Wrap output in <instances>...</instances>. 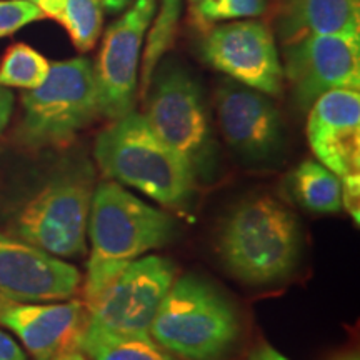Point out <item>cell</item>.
<instances>
[{
    "mask_svg": "<svg viewBox=\"0 0 360 360\" xmlns=\"http://www.w3.org/2000/svg\"><path fill=\"white\" fill-rule=\"evenodd\" d=\"M87 233L90 255L84 295L89 305L129 264L167 245L177 233V224L119 182H101L90 202Z\"/></svg>",
    "mask_w": 360,
    "mask_h": 360,
    "instance_id": "1",
    "label": "cell"
},
{
    "mask_svg": "<svg viewBox=\"0 0 360 360\" xmlns=\"http://www.w3.org/2000/svg\"><path fill=\"white\" fill-rule=\"evenodd\" d=\"M220 260L233 277L250 285H270L294 272L302 250V231L289 207L269 193L233 207L219 232Z\"/></svg>",
    "mask_w": 360,
    "mask_h": 360,
    "instance_id": "2",
    "label": "cell"
},
{
    "mask_svg": "<svg viewBox=\"0 0 360 360\" xmlns=\"http://www.w3.org/2000/svg\"><path fill=\"white\" fill-rule=\"evenodd\" d=\"M94 155L107 177L170 209L192 207L197 180L191 167L152 130L143 114L132 110L112 120L97 135Z\"/></svg>",
    "mask_w": 360,
    "mask_h": 360,
    "instance_id": "3",
    "label": "cell"
},
{
    "mask_svg": "<svg viewBox=\"0 0 360 360\" xmlns=\"http://www.w3.org/2000/svg\"><path fill=\"white\" fill-rule=\"evenodd\" d=\"M240 334L231 300L192 274L174 281L150 326L152 339L180 360H227Z\"/></svg>",
    "mask_w": 360,
    "mask_h": 360,
    "instance_id": "4",
    "label": "cell"
},
{
    "mask_svg": "<svg viewBox=\"0 0 360 360\" xmlns=\"http://www.w3.org/2000/svg\"><path fill=\"white\" fill-rule=\"evenodd\" d=\"M94 180L96 172L89 160L58 165L15 210L11 236L58 259L82 257Z\"/></svg>",
    "mask_w": 360,
    "mask_h": 360,
    "instance_id": "5",
    "label": "cell"
},
{
    "mask_svg": "<svg viewBox=\"0 0 360 360\" xmlns=\"http://www.w3.org/2000/svg\"><path fill=\"white\" fill-rule=\"evenodd\" d=\"M15 137L32 150L64 147L98 115L94 64L87 57L53 62L42 85L20 97Z\"/></svg>",
    "mask_w": 360,
    "mask_h": 360,
    "instance_id": "6",
    "label": "cell"
},
{
    "mask_svg": "<svg viewBox=\"0 0 360 360\" xmlns=\"http://www.w3.org/2000/svg\"><path fill=\"white\" fill-rule=\"evenodd\" d=\"M146 94V120L191 167L195 180L210 182L217 172V146L210 129L204 92L180 65L155 72Z\"/></svg>",
    "mask_w": 360,
    "mask_h": 360,
    "instance_id": "7",
    "label": "cell"
},
{
    "mask_svg": "<svg viewBox=\"0 0 360 360\" xmlns=\"http://www.w3.org/2000/svg\"><path fill=\"white\" fill-rule=\"evenodd\" d=\"M175 281V265L159 255L129 264L87 305V326L112 334L150 335V326Z\"/></svg>",
    "mask_w": 360,
    "mask_h": 360,
    "instance_id": "8",
    "label": "cell"
},
{
    "mask_svg": "<svg viewBox=\"0 0 360 360\" xmlns=\"http://www.w3.org/2000/svg\"><path fill=\"white\" fill-rule=\"evenodd\" d=\"M157 0H134L103 34L94 65L98 115L115 120L134 110L141 53Z\"/></svg>",
    "mask_w": 360,
    "mask_h": 360,
    "instance_id": "9",
    "label": "cell"
},
{
    "mask_svg": "<svg viewBox=\"0 0 360 360\" xmlns=\"http://www.w3.org/2000/svg\"><path fill=\"white\" fill-rule=\"evenodd\" d=\"M202 57L233 82L265 96H278L283 69L276 40L262 22L240 19L215 25L202 42Z\"/></svg>",
    "mask_w": 360,
    "mask_h": 360,
    "instance_id": "10",
    "label": "cell"
},
{
    "mask_svg": "<svg viewBox=\"0 0 360 360\" xmlns=\"http://www.w3.org/2000/svg\"><path fill=\"white\" fill-rule=\"evenodd\" d=\"M300 109L330 90L360 89V35L307 34L289 42L285 72Z\"/></svg>",
    "mask_w": 360,
    "mask_h": 360,
    "instance_id": "11",
    "label": "cell"
},
{
    "mask_svg": "<svg viewBox=\"0 0 360 360\" xmlns=\"http://www.w3.org/2000/svg\"><path fill=\"white\" fill-rule=\"evenodd\" d=\"M215 112L224 141L247 164H270L282 154V117L265 94L225 80L215 92Z\"/></svg>",
    "mask_w": 360,
    "mask_h": 360,
    "instance_id": "12",
    "label": "cell"
},
{
    "mask_svg": "<svg viewBox=\"0 0 360 360\" xmlns=\"http://www.w3.org/2000/svg\"><path fill=\"white\" fill-rule=\"evenodd\" d=\"M80 281L74 265L20 238L0 233V299L58 302L77 294Z\"/></svg>",
    "mask_w": 360,
    "mask_h": 360,
    "instance_id": "13",
    "label": "cell"
},
{
    "mask_svg": "<svg viewBox=\"0 0 360 360\" xmlns=\"http://www.w3.org/2000/svg\"><path fill=\"white\" fill-rule=\"evenodd\" d=\"M307 139L317 162L340 179L360 174V94L330 90L312 103Z\"/></svg>",
    "mask_w": 360,
    "mask_h": 360,
    "instance_id": "14",
    "label": "cell"
},
{
    "mask_svg": "<svg viewBox=\"0 0 360 360\" xmlns=\"http://www.w3.org/2000/svg\"><path fill=\"white\" fill-rule=\"evenodd\" d=\"M85 322L87 307L80 300L47 304L0 299V326L19 337L34 360H57L77 347Z\"/></svg>",
    "mask_w": 360,
    "mask_h": 360,
    "instance_id": "15",
    "label": "cell"
},
{
    "mask_svg": "<svg viewBox=\"0 0 360 360\" xmlns=\"http://www.w3.org/2000/svg\"><path fill=\"white\" fill-rule=\"evenodd\" d=\"M281 32L289 42L307 34L360 35V0H285Z\"/></svg>",
    "mask_w": 360,
    "mask_h": 360,
    "instance_id": "16",
    "label": "cell"
},
{
    "mask_svg": "<svg viewBox=\"0 0 360 360\" xmlns=\"http://www.w3.org/2000/svg\"><path fill=\"white\" fill-rule=\"evenodd\" d=\"M77 347L92 360H180L150 335L112 334L87 326V322L79 335Z\"/></svg>",
    "mask_w": 360,
    "mask_h": 360,
    "instance_id": "17",
    "label": "cell"
},
{
    "mask_svg": "<svg viewBox=\"0 0 360 360\" xmlns=\"http://www.w3.org/2000/svg\"><path fill=\"white\" fill-rule=\"evenodd\" d=\"M44 17L65 29L79 52H90L102 34L103 8L98 0H37Z\"/></svg>",
    "mask_w": 360,
    "mask_h": 360,
    "instance_id": "18",
    "label": "cell"
},
{
    "mask_svg": "<svg viewBox=\"0 0 360 360\" xmlns=\"http://www.w3.org/2000/svg\"><path fill=\"white\" fill-rule=\"evenodd\" d=\"M289 184L294 199L310 212L335 214L342 210L340 177L321 162H302L292 172Z\"/></svg>",
    "mask_w": 360,
    "mask_h": 360,
    "instance_id": "19",
    "label": "cell"
},
{
    "mask_svg": "<svg viewBox=\"0 0 360 360\" xmlns=\"http://www.w3.org/2000/svg\"><path fill=\"white\" fill-rule=\"evenodd\" d=\"M180 19V0H162L147 32V47L142 58L141 94L146 97L160 58L172 47Z\"/></svg>",
    "mask_w": 360,
    "mask_h": 360,
    "instance_id": "20",
    "label": "cell"
},
{
    "mask_svg": "<svg viewBox=\"0 0 360 360\" xmlns=\"http://www.w3.org/2000/svg\"><path fill=\"white\" fill-rule=\"evenodd\" d=\"M51 62L30 45L12 44L0 60V84L8 89L34 90L44 84Z\"/></svg>",
    "mask_w": 360,
    "mask_h": 360,
    "instance_id": "21",
    "label": "cell"
},
{
    "mask_svg": "<svg viewBox=\"0 0 360 360\" xmlns=\"http://www.w3.org/2000/svg\"><path fill=\"white\" fill-rule=\"evenodd\" d=\"M264 11L265 0H202L191 12L197 24L209 27L217 22L250 19Z\"/></svg>",
    "mask_w": 360,
    "mask_h": 360,
    "instance_id": "22",
    "label": "cell"
},
{
    "mask_svg": "<svg viewBox=\"0 0 360 360\" xmlns=\"http://www.w3.org/2000/svg\"><path fill=\"white\" fill-rule=\"evenodd\" d=\"M44 19L40 8L27 0H0V39L19 32L25 25Z\"/></svg>",
    "mask_w": 360,
    "mask_h": 360,
    "instance_id": "23",
    "label": "cell"
},
{
    "mask_svg": "<svg viewBox=\"0 0 360 360\" xmlns=\"http://www.w3.org/2000/svg\"><path fill=\"white\" fill-rule=\"evenodd\" d=\"M342 182V209L359 225L360 220V174L340 179Z\"/></svg>",
    "mask_w": 360,
    "mask_h": 360,
    "instance_id": "24",
    "label": "cell"
},
{
    "mask_svg": "<svg viewBox=\"0 0 360 360\" xmlns=\"http://www.w3.org/2000/svg\"><path fill=\"white\" fill-rule=\"evenodd\" d=\"M0 360H27L24 349L2 330H0Z\"/></svg>",
    "mask_w": 360,
    "mask_h": 360,
    "instance_id": "25",
    "label": "cell"
},
{
    "mask_svg": "<svg viewBox=\"0 0 360 360\" xmlns=\"http://www.w3.org/2000/svg\"><path fill=\"white\" fill-rule=\"evenodd\" d=\"M13 110V94L8 87H4L0 84V134L7 129L8 122H11Z\"/></svg>",
    "mask_w": 360,
    "mask_h": 360,
    "instance_id": "26",
    "label": "cell"
},
{
    "mask_svg": "<svg viewBox=\"0 0 360 360\" xmlns=\"http://www.w3.org/2000/svg\"><path fill=\"white\" fill-rule=\"evenodd\" d=\"M249 360H289V359L283 357L278 350L270 347L269 344H259L257 347L250 352Z\"/></svg>",
    "mask_w": 360,
    "mask_h": 360,
    "instance_id": "27",
    "label": "cell"
},
{
    "mask_svg": "<svg viewBox=\"0 0 360 360\" xmlns=\"http://www.w3.org/2000/svg\"><path fill=\"white\" fill-rule=\"evenodd\" d=\"M103 11L109 12H120L124 8H127L134 0H98Z\"/></svg>",
    "mask_w": 360,
    "mask_h": 360,
    "instance_id": "28",
    "label": "cell"
},
{
    "mask_svg": "<svg viewBox=\"0 0 360 360\" xmlns=\"http://www.w3.org/2000/svg\"><path fill=\"white\" fill-rule=\"evenodd\" d=\"M57 360H87V357H85V354L79 347H74V349L65 350V352L62 354Z\"/></svg>",
    "mask_w": 360,
    "mask_h": 360,
    "instance_id": "29",
    "label": "cell"
},
{
    "mask_svg": "<svg viewBox=\"0 0 360 360\" xmlns=\"http://www.w3.org/2000/svg\"><path fill=\"white\" fill-rule=\"evenodd\" d=\"M332 360H360L359 359V352H354V350H349V352H344V354H339L335 355Z\"/></svg>",
    "mask_w": 360,
    "mask_h": 360,
    "instance_id": "30",
    "label": "cell"
},
{
    "mask_svg": "<svg viewBox=\"0 0 360 360\" xmlns=\"http://www.w3.org/2000/svg\"><path fill=\"white\" fill-rule=\"evenodd\" d=\"M187 2H188V6H191V11H192V8H195L197 6H199L202 0H187Z\"/></svg>",
    "mask_w": 360,
    "mask_h": 360,
    "instance_id": "31",
    "label": "cell"
},
{
    "mask_svg": "<svg viewBox=\"0 0 360 360\" xmlns=\"http://www.w3.org/2000/svg\"><path fill=\"white\" fill-rule=\"evenodd\" d=\"M27 2H34L35 4V2H37V0H27Z\"/></svg>",
    "mask_w": 360,
    "mask_h": 360,
    "instance_id": "32",
    "label": "cell"
}]
</instances>
